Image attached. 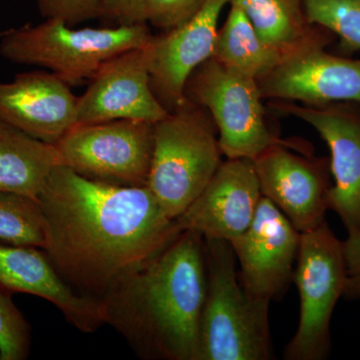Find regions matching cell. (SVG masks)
I'll return each instance as SVG.
<instances>
[{"instance_id":"cell-1","label":"cell","mask_w":360,"mask_h":360,"mask_svg":"<svg viewBox=\"0 0 360 360\" xmlns=\"http://www.w3.org/2000/svg\"><path fill=\"white\" fill-rule=\"evenodd\" d=\"M37 201L46 221L45 252L75 290L97 300L182 231L148 186H112L63 165Z\"/></svg>"},{"instance_id":"cell-2","label":"cell","mask_w":360,"mask_h":360,"mask_svg":"<svg viewBox=\"0 0 360 360\" xmlns=\"http://www.w3.org/2000/svg\"><path fill=\"white\" fill-rule=\"evenodd\" d=\"M206 291L205 238L180 232L101 298L104 324L146 360H198Z\"/></svg>"},{"instance_id":"cell-3","label":"cell","mask_w":360,"mask_h":360,"mask_svg":"<svg viewBox=\"0 0 360 360\" xmlns=\"http://www.w3.org/2000/svg\"><path fill=\"white\" fill-rule=\"evenodd\" d=\"M206 291L198 360H269L272 345L269 302L239 281L231 243L205 238Z\"/></svg>"},{"instance_id":"cell-4","label":"cell","mask_w":360,"mask_h":360,"mask_svg":"<svg viewBox=\"0 0 360 360\" xmlns=\"http://www.w3.org/2000/svg\"><path fill=\"white\" fill-rule=\"evenodd\" d=\"M217 125L207 110L184 101L155 123L148 186L163 212L177 219L221 165Z\"/></svg>"},{"instance_id":"cell-5","label":"cell","mask_w":360,"mask_h":360,"mask_svg":"<svg viewBox=\"0 0 360 360\" xmlns=\"http://www.w3.org/2000/svg\"><path fill=\"white\" fill-rule=\"evenodd\" d=\"M151 35L148 23L106 28H73L56 20L8 30L0 41L7 60L41 66L70 85L94 77L110 58L146 46Z\"/></svg>"},{"instance_id":"cell-6","label":"cell","mask_w":360,"mask_h":360,"mask_svg":"<svg viewBox=\"0 0 360 360\" xmlns=\"http://www.w3.org/2000/svg\"><path fill=\"white\" fill-rule=\"evenodd\" d=\"M184 96L212 116L222 155L229 160H255L278 144L311 155L310 146L284 141L270 131L257 80L229 70L214 58L193 71L187 80Z\"/></svg>"},{"instance_id":"cell-7","label":"cell","mask_w":360,"mask_h":360,"mask_svg":"<svg viewBox=\"0 0 360 360\" xmlns=\"http://www.w3.org/2000/svg\"><path fill=\"white\" fill-rule=\"evenodd\" d=\"M293 281L300 296V319L284 356L326 359L331 349V319L347 284L342 241L328 222L302 232Z\"/></svg>"},{"instance_id":"cell-8","label":"cell","mask_w":360,"mask_h":360,"mask_svg":"<svg viewBox=\"0 0 360 360\" xmlns=\"http://www.w3.org/2000/svg\"><path fill=\"white\" fill-rule=\"evenodd\" d=\"M155 123L118 120L77 124L54 144L60 165L86 179L127 187L148 186Z\"/></svg>"},{"instance_id":"cell-9","label":"cell","mask_w":360,"mask_h":360,"mask_svg":"<svg viewBox=\"0 0 360 360\" xmlns=\"http://www.w3.org/2000/svg\"><path fill=\"white\" fill-rule=\"evenodd\" d=\"M300 238L288 217L262 196L250 227L231 241L245 290L265 302L279 300L293 281Z\"/></svg>"},{"instance_id":"cell-10","label":"cell","mask_w":360,"mask_h":360,"mask_svg":"<svg viewBox=\"0 0 360 360\" xmlns=\"http://www.w3.org/2000/svg\"><path fill=\"white\" fill-rule=\"evenodd\" d=\"M271 106L309 123L328 144L333 176L329 210L340 217L347 232H360V104L311 106L276 101Z\"/></svg>"},{"instance_id":"cell-11","label":"cell","mask_w":360,"mask_h":360,"mask_svg":"<svg viewBox=\"0 0 360 360\" xmlns=\"http://www.w3.org/2000/svg\"><path fill=\"white\" fill-rule=\"evenodd\" d=\"M290 148L271 146L252 161L262 196L302 233L326 222L333 176L329 158H304Z\"/></svg>"},{"instance_id":"cell-12","label":"cell","mask_w":360,"mask_h":360,"mask_svg":"<svg viewBox=\"0 0 360 360\" xmlns=\"http://www.w3.org/2000/svg\"><path fill=\"white\" fill-rule=\"evenodd\" d=\"M314 44L281 59L257 80L264 99L321 106L360 104V58L335 56Z\"/></svg>"},{"instance_id":"cell-13","label":"cell","mask_w":360,"mask_h":360,"mask_svg":"<svg viewBox=\"0 0 360 360\" xmlns=\"http://www.w3.org/2000/svg\"><path fill=\"white\" fill-rule=\"evenodd\" d=\"M229 4V0H207L191 20L153 35L144 46L151 89L168 112L186 101L187 80L212 58L220 14Z\"/></svg>"},{"instance_id":"cell-14","label":"cell","mask_w":360,"mask_h":360,"mask_svg":"<svg viewBox=\"0 0 360 360\" xmlns=\"http://www.w3.org/2000/svg\"><path fill=\"white\" fill-rule=\"evenodd\" d=\"M77 124L129 120L156 123L168 110L153 91L143 47L104 63L77 97Z\"/></svg>"},{"instance_id":"cell-15","label":"cell","mask_w":360,"mask_h":360,"mask_svg":"<svg viewBox=\"0 0 360 360\" xmlns=\"http://www.w3.org/2000/svg\"><path fill=\"white\" fill-rule=\"evenodd\" d=\"M262 198L253 161L226 158L177 222L182 231L231 243L250 227Z\"/></svg>"},{"instance_id":"cell-16","label":"cell","mask_w":360,"mask_h":360,"mask_svg":"<svg viewBox=\"0 0 360 360\" xmlns=\"http://www.w3.org/2000/svg\"><path fill=\"white\" fill-rule=\"evenodd\" d=\"M0 290L44 298L80 333L104 326L101 300L75 290L40 248L0 243Z\"/></svg>"},{"instance_id":"cell-17","label":"cell","mask_w":360,"mask_h":360,"mask_svg":"<svg viewBox=\"0 0 360 360\" xmlns=\"http://www.w3.org/2000/svg\"><path fill=\"white\" fill-rule=\"evenodd\" d=\"M77 104L70 85L51 71L0 82V120L47 143H58L77 124Z\"/></svg>"},{"instance_id":"cell-18","label":"cell","mask_w":360,"mask_h":360,"mask_svg":"<svg viewBox=\"0 0 360 360\" xmlns=\"http://www.w3.org/2000/svg\"><path fill=\"white\" fill-rule=\"evenodd\" d=\"M240 7L265 44L283 59L314 44H330L335 37L310 25L303 0H229Z\"/></svg>"},{"instance_id":"cell-19","label":"cell","mask_w":360,"mask_h":360,"mask_svg":"<svg viewBox=\"0 0 360 360\" xmlns=\"http://www.w3.org/2000/svg\"><path fill=\"white\" fill-rule=\"evenodd\" d=\"M60 165L54 144L0 120V191L37 200L47 177Z\"/></svg>"},{"instance_id":"cell-20","label":"cell","mask_w":360,"mask_h":360,"mask_svg":"<svg viewBox=\"0 0 360 360\" xmlns=\"http://www.w3.org/2000/svg\"><path fill=\"white\" fill-rule=\"evenodd\" d=\"M212 58L229 70L257 80L281 60L236 4H229L226 20L217 32Z\"/></svg>"},{"instance_id":"cell-21","label":"cell","mask_w":360,"mask_h":360,"mask_svg":"<svg viewBox=\"0 0 360 360\" xmlns=\"http://www.w3.org/2000/svg\"><path fill=\"white\" fill-rule=\"evenodd\" d=\"M0 243L45 250L46 221L37 200L0 191Z\"/></svg>"},{"instance_id":"cell-22","label":"cell","mask_w":360,"mask_h":360,"mask_svg":"<svg viewBox=\"0 0 360 360\" xmlns=\"http://www.w3.org/2000/svg\"><path fill=\"white\" fill-rule=\"evenodd\" d=\"M305 16L340 39L345 51H360V0H303Z\"/></svg>"},{"instance_id":"cell-23","label":"cell","mask_w":360,"mask_h":360,"mask_svg":"<svg viewBox=\"0 0 360 360\" xmlns=\"http://www.w3.org/2000/svg\"><path fill=\"white\" fill-rule=\"evenodd\" d=\"M32 345L30 326L11 295L0 290V360H25Z\"/></svg>"},{"instance_id":"cell-24","label":"cell","mask_w":360,"mask_h":360,"mask_svg":"<svg viewBox=\"0 0 360 360\" xmlns=\"http://www.w3.org/2000/svg\"><path fill=\"white\" fill-rule=\"evenodd\" d=\"M207 0H146V20L160 30L184 25L202 8Z\"/></svg>"},{"instance_id":"cell-25","label":"cell","mask_w":360,"mask_h":360,"mask_svg":"<svg viewBox=\"0 0 360 360\" xmlns=\"http://www.w3.org/2000/svg\"><path fill=\"white\" fill-rule=\"evenodd\" d=\"M45 20H56L75 26L101 16V0H37Z\"/></svg>"},{"instance_id":"cell-26","label":"cell","mask_w":360,"mask_h":360,"mask_svg":"<svg viewBox=\"0 0 360 360\" xmlns=\"http://www.w3.org/2000/svg\"><path fill=\"white\" fill-rule=\"evenodd\" d=\"M343 257L347 269V284L343 298L348 302L360 300V232H347L342 241Z\"/></svg>"},{"instance_id":"cell-27","label":"cell","mask_w":360,"mask_h":360,"mask_svg":"<svg viewBox=\"0 0 360 360\" xmlns=\"http://www.w3.org/2000/svg\"><path fill=\"white\" fill-rule=\"evenodd\" d=\"M101 18L117 25L148 23L146 20V0H101Z\"/></svg>"}]
</instances>
